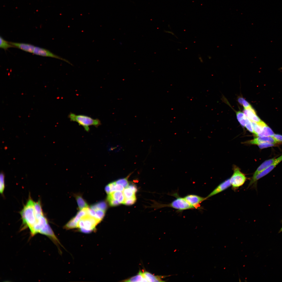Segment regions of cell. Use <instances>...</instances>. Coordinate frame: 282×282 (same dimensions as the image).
Instances as JSON below:
<instances>
[{
	"instance_id": "cell-39",
	"label": "cell",
	"mask_w": 282,
	"mask_h": 282,
	"mask_svg": "<svg viewBox=\"0 0 282 282\" xmlns=\"http://www.w3.org/2000/svg\"><path fill=\"white\" fill-rule=\"evenodd\" d=\"M281 231H282V228H281Z\"/></svg>"
},
{
	"instance_id": "cell-11",
	"label": "cell",
	"mask_w": 282,
	"mask_h": 282,
	"mask_svg": "<svg viewBox=\"0 0 282 282\" xmlns=\"http://www.w3.org/2000/svg\"><path fill=\"white\" fill-rule=\"evenodd\" d=\"M231 186L230 179H227L218 185L206 198L207 199L218 194L226 190Z\"/></svg>"
},
{
	"instance_id": "cell-3",
	"label": "cell",
	"mask_w": 282,
	"mask_h": 282,
	"mask_svg": "<svg viewBox=\"0 0 282 282\" xmlns=\"http://www.w3.org/2000/svg\"><path fill=\"white\" fill-rule=\"evenodd\" d=\"M68 117L71 121L76 122L82 126L87 132L89 131L90 126H93L97 127L101 124V121L99 119H94L85 115H77L70 113Z\"/></svg>"
},
{
	"instance_id": "cell-33",
	"label": "cell",
	"mask_w": 282,
	"mask_h": 282,
	"mask_svg": "<svg viewBox=\"0 0 282 282\" xmlns=\"http://www.w3.org/2000/svg\"><path fill=\"white\" fill-rule=\"evenodd\" d=\"M126 198L123 194L121 196L118 200L119 203H120L124 204Z\"/></svg>"
},
{
	"instance_id": "cell-35",
	"label": "cell",
	"mask_w": 282,
	"mask_h": 282,
	"mask_svg": "<svg viewBox=\"0 0 282 282\" xmlns=\"http://www.w3.org/2000/svg\"><path fill=\"white\" fill-rule=\"evenodd\" d=\"M105 190L107 194H108L110 193V189L108 184L105 187Z\"/></svg>"
},
{
	"instance_id": "cell-12",
	"label": "cell",
	"mask_w": 282,
	"mask_h": 282,
	"mask_svg": "<svg viewBox=\"0 0 282 282\" xmlns=\"http://www.w3.org/2000/svg\"><path fill=\"white\" fill-rule=\"evenodd\" d=\"M243 112L246 117L251 121L259 122L262 121L251 106L247 108H244Z\"/></svg>"
},
{
	"instance_id": "cell-22",
	"label": "cell",
	"mask_w": 282,
	"mask_h": 282,
	"mask_svg": "<svg viewBox=\"0 0 282 282\" xmlns=\"http://www.w3.org/2000/svg\"><path fill=\"white\" fill-rule=\"evenodd\" d=\"M123 193L126 199L135 197V193L130 188L127 187L124 189Z\"/></svg>"
},
{
	"instance_id": "cell-20",
	"label": "cell",
	"mask_w": 282,
	"mask_h": 282,
	"mask_svg": "<svg viewBox=\"0 0 282 282\" xmlns=\"http://www.w3.org/2000/svg\"><path fill=\"white\" fill-rule=\"evenodd\" d=\"M237 119L240 125L243 127L245 126L247 117L243 112L240 111L236 112Z\"/></svg>"
},
{
	"instance_id": "cell-37",
	"label": "cell",
	"mask_w": 282,
	"mask_h": 282,
	"mask_svg": "<svg viewBox=\"0 0 282 282\" xmlns=\"http://www.w3.org/2000/svg\"><path fill=\"white\" fill-rule=\"evenodd\" d=\"M199 59L200 60V61H201V62H202L203 61H202V58H201V57H199Z\"/></svg>"
},
{
	"instance_id": "cell-38",
	"label": "cell",
	"mask_w": 282,
	"mask_h": 282,
	"mask_svg": "<svg viewBox=\"0 0 282 282\" xmlns=\"http://www.w3.org/2000/svg\"><path fill=\"white\" fill-rule=\"evenodd\" d=\"M279 69H280V70H282V67H281Z\"/></svg>"
},
{
	"instance_id": "cell-5",
	"label": "cell",
	"mask_w": 282,
	"mask_h": 282,
	"mask_svg": "<svg viewBox=\"0 0 282 282\" xmlns=\"http://www.w3.org/2000/svg\"><path fill=\"white\" fill-rule=\"evenodd\" d=\"M233 170V174L230 180L232 189L236 190L244 184L247 178L238 167H234Z\"/></svg>"
},
{
	"instance_id": "cell-25",
	"label": "cell",
	"mask_w": 282,
	"mask_h": 282,
	"mask_svg": "<svg viewBox=\"0 0 282 282\" xmlns=\"http://www.w3.org/2000/svg\"><path fill=\"white\" fill-rule=\"evenodd\" d=\"M123 194V192L122 191H115L110 193L108 194V195L113 199L118 200Z\"/></svg>"
},
{
	"instance_id": "cell-16",
	"label": "cell",
	"mask_w": 282,
	"mask_h": 282,
	"mask_svg": "<svg viewBox=\"0 0 282 282\" xmlns=\"http://www.w3.org/2000/svg\"><path fill=\"white\" fill-rule=\"evenodd\" d=\"M275 159V158H273L265 161L257 168L254 173L252 177L255 176L257 174L268 167L273 162Z\"/></svg>"
},
{
	"instance_id": "cell-7",
	"label": "cell",
	"mask_w": 282,
	"mask_h": 282,
	"mask_svg": "<svg viewBox=\"0 0 282 282\" xmlns=\"http://www.w3.org/2000/svg\"><path fill=\"white\" fill-rule=\"evenodd\" d=\"M33 53L34 54L42 56L50 57L58 59L64 61L71 65H72L69 61L66 59L54 54L49 50L35 46Z\"/></svg>"
},
{
	"instance_id": "cell-28",
	"label": "cell",
	"mask_w": 282,
	"mask_h": 282,
	"mask_svg": "<svg viewBox=\"0 0 282 282\" xmlns=\"http://www.w3.org/2000/svg\"><path fill=\"white\" fill-rule=\"evenodd\" d=\"M245 127L249 132L254 133L251 121L247 118Z\"/></svg>"
},
{
	"instance_id": "cell-4",
	"label": "cell",
	"mask_w": 282,
	"mask_h": 282,
	"mask_svg": "<svg viewBox=\"0 0 282 282\" xmlns=\"http://www.w3.org/2000/svg\"><path fill=\"white\" fill-rule=\"evenodd\" d=\"M174 195L176 198L169 204L162 205V207H171L179 211L194 209L184 197H180L176 194Z\"/></svg>"
},
{
	"instance_id": "cell-18",
	"label": "cell",
	"mask_w": 282,
	"mask_h": 282,
	"mask_svg": "<svg viewBox=\"0 0 282 282\" xmlns=\"http://www.w3.org/2000/svg\"><path fill=\"white\" fill-rule=\"evenodd\" d=\"M252 124L254 133L256 136L260 133L262 131L263 126L266 124L262 121L256 122L251 121Z\"/></svg>"
},
{
	"instance_id": "cell-19",
	"label": "cell",
	"mask_w": 282,
	"mask_h": 282,
	"mask_svg": "<svg viewBox=\"0 0 282 282\" xmlns=\"http://www.w3.org/2000/svg\"><path fill=\"white\" fill-rule=\"evenodd\" d=\"M272 130L266 124L263 127L261 132L256 135L257 137H273L274 134Z\"/></svg>"
},
{
	"instance_id": "cell-1",
	"label": "cell",
	"mask_w": 282,
	"mask_h": 282,
	"mask_svg": "<svg viewBox=\"0 0 282 282\" xmlns=\"http://www.w3.org/2000/svg\"><path fill=\"white\" fill-rule=\"evenodd\" d=\"M34 202L30 196L26 204L20 212L22 220V227L21 230L28 228L32 237L38 234H45L50 227L43 212L38 213L36 211Z\"/></svg>"
},
{
	"instance_id": "cell-13",
	"label": "cell",
	"mask_w": 282,
	"mask_h": 282,
	"mask_svg": "<svg viewBox=\"0 0 282 282\" xmlns=\"http://www.w3.org/2000/svg\"><path fill=\"white\" fill-rule=\"evenodd\" d=\"M9 43L15 47L30 53H33L35 47L34 45L29 44L11 42H9Z\"/></svg>"
},
{
	"instance_id": "cell-26",
	"label": "cell",
	"mask_w": 282,
	"mask_h": 282,
	"mask_svg": "<svg viewBox=\"0 0 282 282\" xmlns=\"http://www.w3.org/2000/svg\"><path fill=\"white\" fill-rule=\"evenodd\" d=\"M238 100L239 103L242 105L244 108H247L251 106L248 102L242 97L238 98Z\"/></svg>"
},
{
	"instance_id": "cell-24",
	"label": "cell",
	"mask_w": 282,
	"mask_h": 282,
	"mask_svg": "<svg viewBox=\"0 0 282 282\" xmlns=\"http://www.w3.org/2000/svg\"><path fill=\"white\" fill-rule=\"evenodd\" d=\"M4 175L3 173H1L0 175V192L3 194L5 189Z\"/></svg>"
},
{
	"instance_id": "cell-29",
	"label": "cell",
	"mask_w": 282,
	"mask_h": 282,
	"mask_svg": "<svg viewBox=\"0 0 282 282\" xmlns=\"http://www.w3.org/2000/svg\"><path fill=\"white\" fill-rule=\"evenodd\" d=\"M124 187L120 184H116L111 189L110 193L115 191H123L124 189Z\"/></svg>"
},
{
	"instance_id": "cell-10",
	"label": "cell",
	"mask_w": 282,
	"mask_h": 282,
	"mask_svg": "<svg viewBox=\"0 0 282 282\" xmlns=\"http://www.w3.org/2000/svg\"><path fill=\"white\" fill-rule=\"evenodd\" d=\"M250 144L257 145L265 143L275 144L278 143L273 137H258L250 140L248 142Z\"/></svg>"
},
{
	"instance_id": "cell-17",
	"label": "cell",
	"mask_w": 282,
	"mask_h": 282,
	"mask_svg": "<svg viewBox=\"0 0 282 282\" xmlns=\"http://www.w3.org/2000/svg\"><path fill=\"white\" fill-rule=\"evenodd\" d=\"M74 196L80 210L89 207L87 202L83 198L81 195L76 194Z\"/></svg>"
},
{
	"instance_id": "cell-9",
	"label": "cell",
	"mask_w": 282,
	"mask_h": 282,
	"mask_svg": "<svg viewBox=\"0 0 282 282\" xmlns=\"http://www.w3.org/2000/svg\"><path fill=\"white\" fill-rule=\"evenodd\" d=\"M184 197L194 209L198 208L199 207L200 204L207 199L206 197H203L194 194H188Z\"/></svg>"
},
{
	"instance_id": "cell-23",
	"label": "cell",
	"mask_w": 282,
	"mask_h": 282,
	"mask_svg": "<svg viewBox=\"0 0 282 282\" xmlns=\"http://www.w3.org/2000/svg\"><path fill=\"white\" fill-rule=\"evenodd\" d=\"M128 176L127 177L124 178L119 179L115 181L116 184H120L122 185L124 187L126 188L128 187L129 185V183L127 180V178Z\"/></svg>"
},
{
	"instance_id": "cell-27",
	"label": "cell",
	"mask_w": 282,
	"mask_h": 282,
	"mask_svg": "<svg viewBox=\"0 0 282 282\" xmlns=\"http://www.w3.org/2000/svg\"><path fill=\"white\" fill-rule=\"evenodd\" d=\"M107 199L109 204L111 206H117L120 204L118 200L113 199L108 195L107 197Z\"/></svg>"
},
{
	"instance_id": "cell-30",
	"label": "cell",
	"mask_w": 282,
	"mask_h": 282,
	"mask_svg": "<svg viewBox=\"0 0 282 282\" xmlns=\"http://www.w3.org/2000/svg\"><path fill=\"white\" fill-rule=\"evenodd\" d=\"M136 196L130 198L126 199L124 204L126 205H130L133 204L136 202Z\"/></svg>"
},
{
	"instance_id": "cell-6",
	"label": "cell",
	"mask_w": 282,
	"mask_h": 282,
	"mask_svg": "<svg viewBox=\"0 0 282 282\" xmlns=\"http://www.w3.org/2000/svg\"><path fill=\"white\" fill-rule=\"evenodd\" d=\"M281 161H282V155L279 157L275 158L273 162L267 168L255 176L252 177L250 180V184L252 185L253 184L258 180L268 174Z\"/></svg>"
},
{
	"instance_id": "cell-21",
	"label": "cell",
	"mask_w": 282,
	"mask_h": 282,
	"mask_svg": "<svg viewBox=\"0 0 282 282\" xmlns=\"http://www.w3.org/2000/svg\"><path fill=\"white\" fill-rule=\"evenodd\" d=\"M0 48L5 50H6L9 48L15 47L10 44L9 42L4 39L1 36L0 37Z\"/></svg>"
},
{
	"instance_id": "cell-36",
	"label": "cell",
	"mask_w": 282,
	"mask_h": 282,
	"mask_svg": "<svg viewBox=\"0 0 282 282\" xmlns=\"http://www.w3.org/2000/svg\"><path fill=\"white\" fill-rule=\"evenodd\" d=\"M166 32H167V33H171V34H172L173 35H174V33H173L172 32H170V31H166Z\"/></svg>"
},
{
	"instance_id": "cell-31",
	"label": "cell",
	"mask_w": 282,
	"mask_h": 282,
	"mask_svg": "<svg viewBox=\"0 0 282 282\" xmlns=\"http://www.w3.org/2000/svg\"><path fill=\"white\" fill-rule=\"evenodd\" d=\"M275 144L271 143H265L260 144L258 145L259 148L260 149H263L269 147L274 146Z\"/></svg>"
},
{
	"instance_id": "cell-2",
	"label": "cell",
	"mask_w": 282,
	"mask_h": 282,
	"mask_svg": "<svg viewBox=\"0 0 282 282\" xmlns=\"http://www.w3.org/2000/svg\"><path fill=\"white\" fill-rule=\"evenodd\" d=\"M89 210L86 214L80 218L77 226V228L80 232L86 233H90L95 231L96 226L101 221L90 214L89 213Z\"/></svg>"
},
{
	"instance_id": "cell-15",
	"label": "cell",
	"mask_w": 282,
	"mask_h": 282,
	"mask_svg": "<svg viewBox=\"0 0 282 282\" xmlns=\"http://www.w3.org/2000/svg\"><path fill=\"white\" fill-rule=\"evenodd\" d=\"M124 282H147L145 278L143 272L139 271L137 274L130 278L124 280Z\"/></svg>"
},
{
	"instance_id": "cell-14",
	"label": "cell",
	"mask_w": 282,
	"mask_h": 282,
	"mask_svg": "<svg viewBox=\"0 0 282 282\" xmlns=\"http://www.w3.org/2000/svg\"><path fill=\"white\" fill-rule=\"evenodd\" d=\"M144 277L147 282H163L162 278L166 276L155 275L146 271L143 272Z\"/></svg>"
},
{
	"instance_id": "cell-8",
	"label": "cell",
	"mask_w": 282,
	"mask_h": 282,
	"mask_svg": "<svg viewBox=\"0 0 282 282\" xmlns=\"http://www.w3.org/2000/svg\"><path fill=\"white\" fill-rule=\"evenodd\" d=\"M89 208L80 210L64 226L65 229L69 230L77 228V223L80 218L88 212Z\"/></svg>"
},
{
	"instance_id": "cell-32",
	"label": "cell",
	"mask_w": 282,
	"mask_h": 282,
	"mask_svg": "<svg viewBox=\"0 0 282 282\" xmlns=\"http://www.w3.org/2000/svg\"><path fill=\"white\" fill-rule=\"evenodd\" d=\"M273 137L278 143L282 142V135L278 134H274Z\"/></svg>"
},
{
	"instance_id": "cell-34",
	"label": "cell",
	"mask_w": 282,
	"mask_h": 282,
	"mask_svg": "<svg viewBox=\"0 0 282 282\" xmlns=\"http://www.w3.org/2000/svg\"><path fill=\"white\" fill-rule=\"evenodd\" d=\"M127 187L131 189L135 193L137 191V189L136 186L133 185H129Z\"/></svg>"
}]
</instances>
